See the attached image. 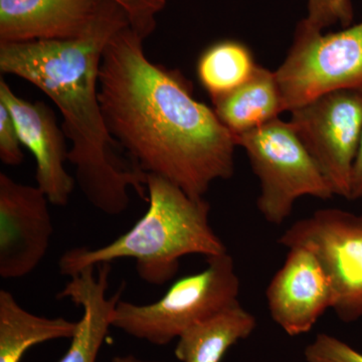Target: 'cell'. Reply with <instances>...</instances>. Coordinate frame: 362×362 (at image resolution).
<instances>
[{
  "instance_id": "13",
  "label": "cell",
  "mask_w": 362,
  "mask_h": 362,
  "mask_svg": "<svg viewBox=\"0 0 362 362\" xmlns=\"http://www.w3.org/2000/svg\"><path fill=\"white\" fill-rule=\"evenodd\" d=\"M111 263L87 267L69 277L70 282L57 295L58 299H70L83 309L75 334L65 356L59 362H96L102 345L112 326L114 312L121 300L124 287L107 297Z\"/></svg>"
},
{
  "instance_id": "22",
  "label": "cell",
  "mask_w": 362,
  "mask_h": 362,
  "mask_svg": "<svg viewBox=\"0 0 362 362\" xmlns=\"http://www.w3.org/2000/svg\"><path fill=\"white\" fill-rule=\"evenodd\" d=\"M362 199V134L351 178L350 201Z\"/></svg>"
},
{
  "instance_id": "15",
  "label": "cell",
  "mask_w": 362,
  "mask_h": 362,
  "mask_svg": "<svg viewBox=\"0 0 362 362\" xmlns=\"http://www.w3.org/2000/svg\"><path fill=\"white\" fill-rule=\"evenodd\" d=\"M257 327L256 317L240 301L190 327L177 338L180 362H221L233 345L247 339Z\"/></svg>"
},
{
  "instance_id": "10",
  "label": "cell",
  "mask_w": 362,
  "mask_h": 362,
  "mask_svg": "<svg viewBox=\"0 0 362 362\" xmlns=\"http://www.w3.org/2000/svg\"><path fill=\"white\" fill-rule=\"evenodd\" d=\"M288 250L284 264L267 287V304L274 322L290 337H298L332 309L334 293L313 252L302 247Z\"/></svg>"
},
{
  "instance_id": "18",
  "label": "cell",
  "mask_w": 362,
  "mask_h": 362,
  "mask_svg": "<svg viewBox=\"0 0 362 362\" xmlns=\"http://www.w3.org/2000/svg\"><path fill=\"white\" fill-rule=\"evenodd\" d=\"M351 0H307V16L303 21L310 28L323 32L331 26L342 28L354 25Z\"/></svg>"
},
{
  "instance_id": "23",
  "label": "cell",
  "mask_w": 362,
  "mask_h": 362,
  "mask_svg": "<svg viewBox=\"0 0 362 362\" xmlns=\"http://www.w3.org/2000/svg\"><path fill=\"white\" fill-rule=\"evenodd\" d=\"M111 362H161L156 361H144V359L138 358L133 354H127V356H119L112 358Z\"/></svg>"
},
{
  "instance_id": "19",
  "label": "cell",
  "mask_w": 362,
  "mask_h": 362,
  "mask_svg": "<svg viewBox=\"0 0 362 362\" xmlns=\"http://www.w3.org/2000/svg\"><path fill=\"white\" fill-rule=\"evenodd\" d=\"M307 362H362V354L332 335L320 333L307 345Z\"/></svg>"
},
{
  "instance_id": "21",
  "label": "cell",
  "mask_w": 362,
  "mask_h": 362,
  "mask_svg": "<svg viewBox=\"0 0 362 362\" xmlns=\"http://www.w3.org/2000/svg\"><path fill=\"white\" fill-rule=\"evenodd\" d=\"M20 135L13 117L0 103V159L6 165H20L25 160Z\"/></svg>"
},
{
  "instance_id": "2",
  "label": "cell",
  "mask_w": 362,
  "mask_h": 362,
  "mask_svg": "<svg viewBox=\"0 0 362 362\" xmlns=\"http://www.w3.org/2000/svg\"><path fill=\"white\" fill-rule=\"evenodd\" d=\"M130 25L124 9L107 0L89 33L77 39L0 44V71L23 78L45 93L63 116L70 140L68 161L76 185L98 211L118 216L127 211L129 190L147 201L146 173L118 156L122 150L107 129L98 95L105 47Z\"/></svg>"
},
{
  "instance_id": "5",
  "label": "cell",
  "mask_w": 362,
  "mask_h": 362,
  "mask_svg": "<svg viewBox=\"0 0 362 362\" xmlns=\"http://www.w3.org/2000/svg\"><path fill=\"white\" fill-rule=\"evenodd\" d=\"M237 146L246 150L258 176L257 206L268 223L280 226L302 197L332 199L334 192L291 124L274 119L235 136Z\"/></svg>"
},
{
  "instance_id": "11",
  "label": "cell",
  "mask_w": 362,
  "mask_h": 362,
  "mask_svg": "<svg viewBox=\"0 0 362 362\" xmlns=\"http://www.w3.org/2000/svg\"><path fill=\"white\" fill-rule=\"evenodd\" d=\"M0 103L13 117L23 146L35 157L37 187L47 195L49 204L66 206L76 180L66 169V137L54 111L44 102L18 97L4 78L0 80Z\"/></svg>"
},
{
  "instance_id": "20",
  "label": "cell",
  "mask_w": 362,
  "mask_h": 362,
  "mask_svg": "<svg viewBox=\"0 0 362 362\" xmlns=\"http://www.w3.org/2000/svg\"><path fill=\"white\" fill-rule=\"evenodd\" d=\"M120 6L129 18L130 26L143 40L153 33L157 16L165 8L166 0H112Z\"/></svg>"
},
{
  "instance_id": "16",
  "label": "cell",
  "mask_w": 362,
  "mask_h": 362,
  "mask_svg": "<svg viewBox=\"0 0 362 362\" xmlns=\"http://www.w3.org/2000/svg\"><path fill=\"white\" fill-rule=\"evenodd\" d=\"M77 322L47 318L26 311L7 290H0V362H21L28 349L40 343L71 339Z\"/></svg>"
},
{
  "instance_id": "17",
  "label": "cell",
  "mask_w": 362,
  "mask_h": 362,
  "mask_svg": "<svg viewBox=\"0 0 362 362\" xmlns=\"http://www.w3.org/2000/svg\"><path fill=\"white\" fill-rule=\"evenodd\" d=\"M257 66L246 45L238 40H221L202 52L197 62V78L211 99H214L244 84Z\"/></svg>"
},
{
  "instance_id": "7",
  "label": "cell",
  "mask_w": 362,
  "mask_h": 362,
  "mask_svg": "<svg viewBox=\"0 0 362 362\" xmlns=\"http://www.w3.org/2000/svg\"><path fill=\"white\" fill-rule=\"evenodd\" d=\"M278 243L287 249L305 247L315 255L330 279L332 310L342 322L362 318V214L318 209L295 221Z\"/></svg>"
},
{
  "instance_id": "4",
  "label": "cell",
  "mask_w": 362,
  "mask_h": 362,
  "mask_svg": "<svg viewBox=\"0 0 362 362\" xmlns=\"http://www.w3.org/2000/svg\"><path fill=\"white\" fill-rule=\"evenodd\" d=\"M207 266L176 281L154 303L120 300L112 326L126 334L163 346L195 324L239 302L240 282L228 252L206 258Z\"/></svg>"
},
{
  "instance_id": "9",
  "label": "cell",
  "mask_w": 362,
  "mask_h": 362,
  "mask_svg": "<svg viewBox=\"0 0 362 362\" xmlns=\"http://www.w3.org/2000/svg\"><path fill=\"white\" fill-rule=\"evenodd\" d=\"M47 195L0 173V277L30 275L49 250L54 226Z\"/></svg>"
},
{
  "instance_id": "3",
  "label": "cell",
  "mask_w": 362,
  "mask_h": 362,
  "mask_svg": "<svg viewBox=\"0 0 362 362\" xmlns=\"http://www.w3.org/2000/svg\"><path fill=\"white\" fill-rule=\"evenodd\" d=\"M146 187L148 209L133 228L106 246L68 250L59 259L61 275L71 277L87 267L134 259L143 281L164 285L175 278L183 257L228 252L209 223L211 206L204 197H190L171 181L150 173Z\"/></svg>"
},
{
  "instance_id": "6",
  "label": "cell",
  "mask_w": 362,
  "mask_h": 362,
  "mask_svg": "<svg viewBox=\"0 0 362 362\" xmlns=\"http://www.w3.org/2000/svg\"><path fill=\"white\" fill-rule=\"evenodd\" d=\"M275 74L287 112L337 90L362 92V21L323 33L300 21Z\"/></svg>"
},
{
  "instance_id": "14",
  "label": "cell",
  "mask_w": 362,
  "mask_h": 362,
  "mask_svg": "<svg viewBox=\"0 0 362 362\" xmlns=\"http://www.w3.org/2000/svg\"><path fill=\"white\" fill-rule=\"evenodd\" d=\"M211 102L216 116L235 137L286 112L275 71L259 65L244 84Z\"/></svg>"
},
{
  "instance_id": "12",
  "label": "cell",
  "mask_w": 362,
  "mask_h": 362,
  "mask_svg": "<svg viewBox=\"0 0 362 362\" xmlns=\"http://www.w3.org/2000/svg\"><path fill=\"white\" fill-rule=\"evenodd\" d=\"M107 0H0V44L83 37Z\"/></svg>"
},
{
  "instance_id": "8",
  "label": "cell",
  "mask_w": 362,
  "mask_h": 362,
  "mask_svg": "<svg viewBox=\"0 0 362 362\" xmlns=\"http://www.w3.org/2000/svg\"><path fill=\"white\" fill-rule=\"evenodd\" d=\"M289 123L334 195L349 199L362 134V92L337 90L290 111Z\"/></svg>"
},
{
  "instance_id": "1",
  "label": "cell",
  "mask_w": 362,
  "mask_h": 362,
  "mask_svg": "<svg viewBox=\"0 0 362 362\" xmlns=\"http://www.w3.org/2000/svg\"><path fill=\"white\" fill-rule=\"evenodd\" d=\"M130 25L105 47L98 95L107 129L146 175L201 199L235 173V136L180 71L152 63Z\"/></svg>"
}]
</instances>
